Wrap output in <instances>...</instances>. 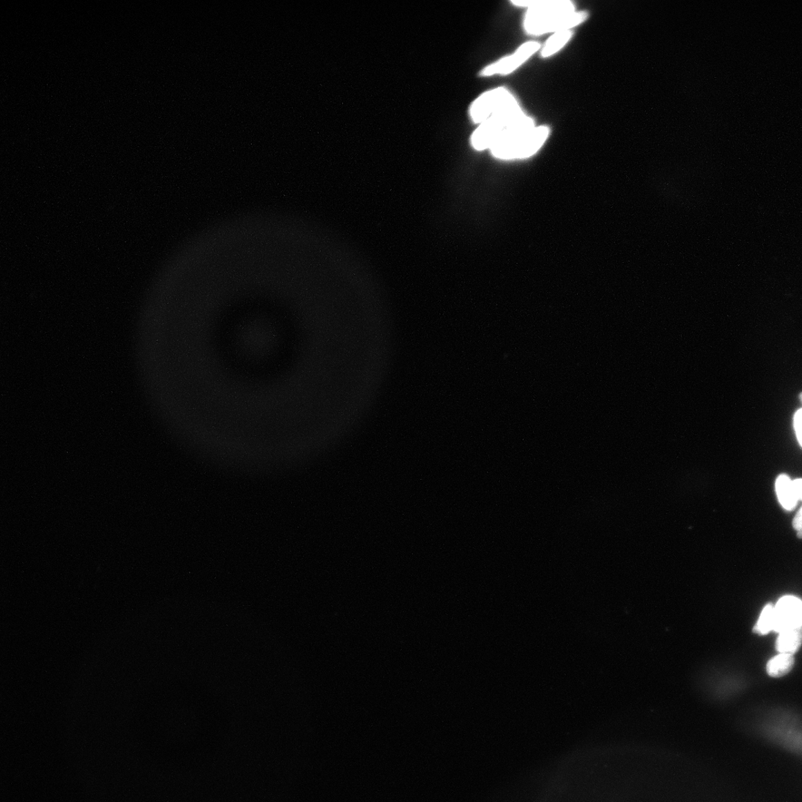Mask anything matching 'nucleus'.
Returning a JSON list of instances; mask_svg holds the SVG:
<instances>
[{"label": "nucleus", "mask_w": 802, "mask_h": 802, "mask_svg": "<svg viewBox=\"0 0 802 802\" xmlns=\"http://www.w3.org/2000/svg\"><path fill=\"white\" fill-rule=\"evenodd\" d=\"M588 16L586 12H576L574 3L569 0H538L527 9L523 28L528 35L554 34L571 30Z\"/></svg>", "instance_id": "obj_1"}, {"label": "nucleus", "mask_w": 802, "mask_h": 802, "mask_svg": "<svg viewBox=\"0 0 802 802\" xmlns=\"http://www.w3.org/2000/svg\"><path fill=\"white\" fill-rule=\"evenodd\" d=\"M551 129L547 126H536L534 128L518 133L490 150L493 157L501 160L525 159L539 151L547 140Z\"/></svg>", "instance_id": "obj_2"}, {"label": "nucleus", "mask_w": 802, "mask_h": 802, "mask_svg": "<svg viewBox=\"0 0 802 802\" xmlns=\"http://www.w3.org/2000/svg\"><path fill=\"white\" fill-rule=\"evenodd\" d=\"M525 114L518 101L479 124L471 135V143L473 149L478 151L491 150Z\"/></svg>", "instance_id": "obj_3"}, {"label": "nucleus", "mask_w": 802, "mask_h": 802, "mask_svg": "<svg viewBox=\"0 0 802 802\" xmlns=\"http://www.w3.org/2000/svg\"><path fill=\"white\" fill-rule=\"evenodd\" d=\"M517 102L516 97L507 88H495L477 97L469 106V115L474 124L479 125Z\"/></svg>", "instance_id": "obj_4"}, {"label": "nucleus", "mask_w": 802, "mask_h": 802, "mask_svg": "<svg viewBox=\"0 0 802 802\" xmlns=\"http://www.w3.org/2000/svg\"><path fill=\"white\" fill-rule=\"evenodd\" d=\"M539 42L531 41L521 45L511 55L505 56L497 61L489 64L480 72L482 77L507 75L513 73L523 65L538 51L541 50Z\"/></svg>", "instance_id": "obj_5"}, {"label": "nucleus", "mask_w": 802, "mask_h": 802, "mask_svg": "<svg viewBox=\"0 0 802 802\" xmlns=\"http://www.w3.org/2000/svg\"><path fill=\"white\" fill-rule=\"evenodd\" d=\"M774 631L780 633L802 625V600L785 596L774 605Z\"/></svg>", "instance_id": "obj_6"}, {"label": "nucleus", "mask_w": 802, "mask_h": 802, "mask_svg": "<svg viewBox=\"0 0 802 802\" xmlns=\"http://www.w3.org/2000/svg\"><path fill=\"white\" fill-rule=\"evenodd\" d=\"M802 645V625L779 633L776 643V650L780 654L794 655Z\"/></svg>", "instance_id": "obj_7"}, {"label": "nucleus", "mask_w": 802, "mask_h": 802, "mask_svg": "<svg viewBox=\"0 0 802 802\" xmlns=\"http://www.w3.org/2000/svg\"><path fill=\"white\" fill-rule=\"evenodd\" d=\"M779 501L787 511L794 510L798 500L795 494L793 480L785 474L780 475L776 482Z\"/></svg>", "instance_id": "obj_8"}, {"label": "nucleus", "mask_w": 802, "mask_h": 802, "mask_svg": "<svg viewBox=\"0 0 802 802\" xmlns=\"http://www.w3.org/2000/svg\"><path fill=\"white\" fill-rule=\"evenodd\" d=\"M794 663V655L779 653L767 663V674L772 678L783 677L793 669Z\"/></svg>", "instance_id": "obj_9"}, {"label": "nucleus", "mask_w": 802, "mask_h": 802, "mask_svg": "<svg viewBox=\"0 0 802 802\" xmlns=\"http://www.w3.org/2000/svg\"><path fill=\"white\" fill-rule=\"evenodd\" d=\"M574 35L572 30L553 34L541 48V57H550L559 52L569 42Z\"/></svg>", "instance_id": "obj_10"}, {"label": "nucleus", "mask_w": 802, "mask_h": 802, "mask_svg": "<svg viewBox=\"0 0 802 802\" xmlns=\"http://www.w3.org/2000/svg\"><path fill=\"white\" fill-rule=\"evenodd\" d=\"M774 605L768 604L762 610L759 619L754 627V632L765 635L774 631Z\"/></svg>", "instance_id": "obj_11"}, {"label": "nucleus", "mask_w": 802, "mask_h": 802, "mask_svg": "<svg viewBox=\"0 0 802 802\" xmlns=\"http://www.w3.org/2000/svg\"><path fill=\"white\" fill-rule=\"evenodd\" d=\"M794 427L798 441L802 447V409H799L795 415Z\"/></svg>", "instance_id": "obj_12"}, {"label": "nucleus", "mask_w": 802, "mask_h": 802, "mask_svg": "<svg viewBox=\"0 0 802 802\" xmlns=\"http://www.w3.org/2000/svg\"><path fill=\"white\" fill-rule=\"evenodd\" d=\"M793 527L797 531V536L799 539H802V507L794 518Z\"/></svg>", "instance_id": "obj_13"}, {"label": "nucleus", "mask_w": 802, "mask_h": 802, "mask_svg": "<svg viewBox=\"0 0 802 802\" xmlns=\"http://www.w3.org/2000/svg\"><path fill=\"white\" fill-rule=\"evenodd\" d=\"M537 1L538 0H515V1H511V3L515 6L524 7L528 9L534 6Z\"/></svg>", "instance_id": "obj_14"}, {"label": "nucleus", "mask_w": 802, "mask_h": 802, "mask_svg": "<svg viewBox=\"0 0 802 802\" xmlns=\"http://www.w3.org/2000/svg\"><path fill=\"white\" fill-rule=\"evenodd\" d=\"M793 485L798 501H802V478L793 480Z\"/></svg>", "instance_id": "obj_15"}, {"label": "nucleus", "mask_w": 802, "mask_h": 802, "mask_svg": "<svg viewBox=\"0 0 802 802\" xmlns=\"http://www.w3.org/2000/svg\"><path fill=\"white\" fill-rule=\"evenodd\" d=\"M800 400H801V402H802V393L800 395Z\"/></svg>", "instance_id": "obj_16"}]
</instances>
